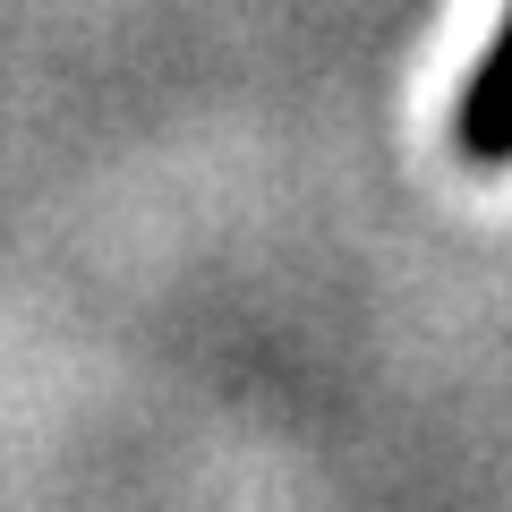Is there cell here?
<instances>
[{"label": "cell", "mask_w": 512, "mask_h": 512, "mask_svg": "<svg viewBox=\"0 0 512 512\" xmlns=\"http://www.w3.org/2000/svg\"><path fill=\"white\" fill-rule=\"evenodd\" d=\"M453 154L470 171H512V9H504L487 60L470 69V86L453 103Z\"/></svg>", "instance_id": "6da1fadb"}]
</instances>
